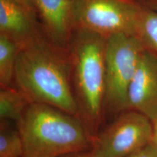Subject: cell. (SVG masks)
<instances>
[{
  "mask_svg": "<svg viewBox=\"0 0 157 157\" xmlns=\"http://www.w3.org/2000/svg\"><path fill=\"white\" fill-rule=\"evenodd\" d=\"M13 84L30 103L52 105L81 118L72 88L69 50L46 36L20 51Z\"/></svg>",
  "mask_w": 157,
  "mask_h": 157,
  "instance_id": "cell-1",
  "label": "cell"
},
{
  "mask_svg": "<svg viewBox=\"0 0 157 157\" xmlns=\"http://www.w3.org/2000/svg\"><path fill=\"white\" fill-rule=\"evenodd\" d=\"M134 31L145 49L157 56V12L140 3L135 16Z\"/></svg>",
  "mask_w": 157,
  "mask_h": 157,
  "instance_id": "cell-10",
  "label": "cell"
},
{
  "mask_svg": "<svg viewBox=\"0 0 157 157\" xmlns=\"http://www.w3.org/2000/svg\"><path fill=\"white\" fill-rule=\"evenodd\" d=\"M39 21L52 42L68 48L74 32L72 0H34Z\"/></svg>",
  "mask_w": 157,
  "mask_h": 157,
  "instance_id": "cell-9",
  "label": "cell"
},
{
  "mask_svg": "<svg viewBox=\"0 0 157 157\" xmlns=\"http://www.w3.org/2000/svg\"><path fill=\"white\" fill-rule=\"evenodd\" d=\"M0 35L13 41L21 50L46 36L37 17L10 0H0Z\"/></svg>",
  "mask_w": 157,
  "mask_h": 157,
  "instance_id": "cell-8",
  "label": "cell"
},
{
  "mask_svg": "<svg viewBox=\"0 0 157 157\" xmlns=\"http://www.w3.org/2000/svg\"><path fill=\"white\" fill-rule=\"evenodd\" d=\"M140 2L148 8L157 12V0H140Z\"/></svg>",
  "mask_w": 157,
  "mask_h": 157,
  "instance_id": "cell-17",
  "label": "cell"
},
{
  "mask_svg": "<svg viewBox=\"0 0 157 157\" xmlns=\"http://www.w3.org/2000/svg\"><path fill=\"white\" fill-rule=\"evenodd\" d=\"M137 1H139V2H140V0H137Z\"/></svg>",
  "mask_w": 157,
  "mask_h": 157,
  "instance_id": "cell-19",
  "label": "cell"
},
{
  "mask_svg": "<svg viewBox=\"0 0 157 157\" xmlns=\"http://www.w3.org/2000/svg\"><path fill=\"white\" fill-rule=\"evenodd\" d=\"M106 41L101 35L77 29L68 47L74 95L81 119L93 137L105 112Z\"/></svg>",
  "mask_w": 157,
  "mask_h": 157,
  "instance_id": "cell-3",
  "label": "cell"
},
{
  "mask_svg": "<svg viewBox=\"0 0 157 157\" xmlns=\"http://www.w3.org/2000/svg\"><path fill=\"white\" fill-rule=\"evenodd\" d=\"M0 157H24V146L16 123L0 121Z\"/></svg>",
  "mask_w": 157,
  "mask_h": 157,
  "instance_id": "cell-13",
  "label": "cell"
},
{
  "mask_svg": "<svg viewBox=\"0 0 157 157\" xmlns=\"http://www.w3.org/2000/svg\"><path fill=\"white\" fill-rule=\"evenodd\" d=\"M153 121L133 110L120 113L93 139V150L101 157H127L151 143Z\"/></svg>",
  "mask_w": 157,
  "mask_h": 157,
  "instance_id": "cell-6",
  "label": "cell"
},
{
  "mask_svg": "<svg viewBox=\"0 0 157 157\" xmlns=\"http://www.w3.org/2000/svg\"><path fill=\"white\" fill-rule=\"evenodd\" d=\"M30 101L16 87L0 90V121L17 123L30 105Z\"/></svg>",
  "mask_w": 157,
  "mask_h": 157,
  "instance_id": "cell-11",
  "label": "cell"
},
{
  "mask_svg": "<svg viewBox=\"0 0 157 157\" xmlns=\"http://www.w3.org/2000/svg\"><path fill=\"white\" fill-rule=\"evenodd\" d=\"M128 110L157 120V56L145 50L128 91Z\"/></svg>",
  "mask_w": 157,
  "mask_h": 157,
  "instance_id": "cell-7",
  "label": "cell"
},
{
  "mask_svg": "<svg viewBox=\"0 0 157 157\" xmlns=\"http://www.w3.org/2000/svg\"><path fill=\"white\" fill-rule=\"evenodd\" d=\"M153 124H154V133H153L151 144L157 151V120L153 121Z\"/></svg>",
  "mask_w": 157,
  "mask_h": 157,
  "instance_id": "cell-18",
  "label": "cell"
},
{
  "mask_svg": "<svg viewBox=\"0 0 157 157\" xmlns=\"http://www.w3.org/2000/svg\"><path fill=\"white\" fill-rule=\"evenodd\" d=\"M10 1L13 2L17 4V5L22 7L25 10H27L31 15H33L39 19L34 0H10Z\"/></svg>",
  "mask_w": 157,
  "mask_h": 157,
  "instance_id": "cell-15",
  "label": "cell"
},
{
  "mask_svg": "<svg viewBox=\"0 0 157 157\" xmlns=\"http://www.w3.org/2000/svg\"><path fill=\"white\" fill-rule=\"evenodd\" d=\"M21 49L3 35H0V87L14 86L15 66Z\"/></svg>",
  "mask_w": 157,
  "mask_h": 157,
  "instance_id": "cell-12",
  "label": "cell"
},
{
  "mask_svg": "<svg viewBox=\"0 0 157 157\" xmlns=\"http://www.w3.org/2000/svg\"><path fill=\"white\" fill-rule=\"evenodd\" d=\"M17 125L24 157H60L93 147L81 118L47 104L31 103Z\"/></svg>",
  "mask_w": 157,
  "mask_h": 157,
  "instance_id": "cell-2",
  "label": "cell"
},
{
  "mask_svg": "<svg viewBox=\"0 0 157 157\" xmlns=\"http://www.w3.org/2000/svg\"><path fill=\"white\" fill-rule=\"evenodd\" d=\"M137 0H72L74 31L84 30L108 37L118 34L135 36Z\"/></svg>",
  "mask_w": 157,
  "mask_h": 157,
  "instance_id": "cell-5",
  "label": "cell"
},
{
  "mask_svg": "<svg viewBox=\"0 0 157 157\" xmlns=\"http://www.w3.org/2000/svg\"><path fill=\"white\" fill-rule=\"evenodd\" d=\"M60 157H101L99 154H97L93 149H88V150H84L81 151H78L71 154L64 155Z\"/></svg>",
  "mask_w": 157,
  "mask_h": 157,
  "instance_id": "cell-16",
  "label": "cell"
},
{
  "mask_svg": "<svg viewBox=\"0 0 157 157\" xmlns=\"http://www.w3.org/2000/svg\"><path fill=\"white\" fill-rule=\"evenodd\" d=\"M127 157H157V151L151 143Z\"/></svg>",
  "mask_w": 157,
  "mask_h": 157,
  "instance_id": "cell-14",
  "label": "cell"
},
{
  "mask_svg": "<svg viewBox=\"0 0 157 157\" xmlns=\"http://www.w3.org/2000/svg\"><path fill=\"white\" fill-rule=\"evenodd\" d=\"M145 50L134 35L118 34L107 38L105 111L120 113L128 110L129 88Z\"/></svg>",
  "mask_w": 157,
  "mask_h": 157,
  "instance_id": "cell-4",
  "label": "cell"
}]
</instances>
